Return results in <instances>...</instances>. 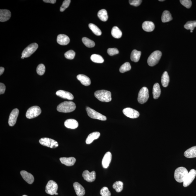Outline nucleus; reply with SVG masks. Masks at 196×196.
Wrapping results in <instances>:
<instances>
[{"mask_svg": "<svg viewBox=\"0 0 196 196\" xmlns=\"http://www.w3.org/2000/svg\"><path fill=\"white\" fill-rule=\"evenodd\" d=\"M76 106L72 102H65L58 105L57 110L60 112L70 113L75 110Z\"/></svg>", "mask_w": 196, "mask_h": 196, "instance_id": "f257e3e1", "label": "nucleus"}, {"mask_svg": "<svg viewBox=\"0 0 196 196\" xmlns=\"http://www.w3.org/2000/svg\"><path fill=\"white\" fill-rule=\"evenodd\" d=\"M94 96L102 102H109L112 100L111 92L106 90H97L95 92Z\"/></svg>", "mask_w": 196, "mask_h": 196, "instance_id": "f03ea898", "label": "nucleus"}, {"mask_svg": "<svg viewBox=\"0 0 196 196\" xmlns=\"http://www.w3.org/2000/svg\"><path fill=\"white\" fill-rule=\"evenodd\" d=\"M188 173V170L186 168L183 167H178L174 172V178L178 182L183 183Z\"/></svg>", "mask_w": 196, "mask_h": 196, "instance_id": "7ed1b4c3", "label": "nucleus"}, {"mask_svg": "<svg viewBox=\"0 0 196 196\" xmlns=\"http://www.w3.org/2000/svg\"><path fill=\"white\" fill-rule=\"evenodd\" d=\"M162 52L159 50H156L150 55L148 59V64L150 66H155L158 63L162 56Z\"/></svg>", "mask_w": 196, "mask_h": 196, "instance_id": "20e7f679", "label": "nucleus"}, {"mask_svg": "<svg viewBox=\"0 0 196 196\" xmlns=\"http://www.w3.org/2000/svg\"><path fill=\"white\" fill-rule=\"evenodd\" d=\"M41 112V109L39 106H32L28 109L26 113V117L29 119L35 118L39 116Z\"/></svg>", "mask_w": 196, "mask_h": 196, "instance_id": "39448f33", "label": "nucleus"}, {"mask_svg": "<svg viewBox=\"0 0 196 196\" xmlns=\"http://www.w3.org/2000/svg\"><path fill=\"white\" fill-rule=\"evenodd\" d=\"M86 111H87L88 115L90 118L102 120V121H105L107 120L106 117L105 116L96 112L94 110L89 107H87L86 108Z\"/></svg>", "mask_w": 196, "mask_h": 196, "instance_id": "423d86ee", "label": "nucleus"}, {"mask_svg": "<svg viewBox=\"0 0 196 196\" xmlns=\"http://www.w3.org/2000/svg\"><path fill=\"white\" fill-rule=\"evenodd\" d=\"M38 47V45L36 43L30 44L23 50L22 53V56L24 58L29 57L36 51Z\"/></svg>", "mask_w": 196, "mask_h": 196, "instance_id": "0eeeda50", "label": "nucleus"}, {"mask_svg": "<svg viewBox=\"0 0 196 196\" xmlns=\"http://www.w3.org/2000/svg\"><path fill=\"white\" fill-rule=\"evenodd\" d=\"M39 142L43 146L51 148H55L59 146L58 143L56 141L50 138H41L40 139Z\"/></svg>", "mask_w": 196, "mask_h": 196, "instance_id": "6e6552de", "label": "nucleus"}, {"mask_svg": "<svg viewBox=\"0 0 196 196\" xmlns=\"http://www.w3.org/2000/svg\"><path fill=\"white\" fill-rule=\"evenodd\" d=\"M149 98L148 90L146 87L141 89L138 95V101L139 103L143 104L147 102Z\"/></svg>", "mask_w": 196, "mask_h": 196, "instance_id": "1a4fd4ad", "label": "nucleus"}, {"mask_svg": "<svg viewBox=\"0 0 196 196\" xmlns=\"http://www.w3.org/2000/svg\"><path fill=\"white\" fill-rule=\"evenodd\" d=\"M58 189V185L55 181L50 180L47 183L46 188V192L50 195H55Z\"/></svg>", "mask_w": 196, "mask_h": 196, "instance_id": "9d476101", "label": "nucleus"}, {"mask_svg": "<svg viewBox=\"0 0 196 196\" xmlns=\"http://www.w3.org/2000/svg\"><path fill=\"white\" fill-rule=\"evenodd\" d=\"M196 176V171L192 169L188 172V175L186 177L183 182L184 187H187L189 186L195 178Z\"/></svg>", "mask_w": 196, "mask_h": 196, "instance_id": "9b49d317", "label": "nucleus"}, {"mask_svg": "<svg viewBox=\"0 0 196 196\" xmlns=\"http://www.w3.org/2000/svg\"><path fill=\"white\" fill-rule=\"evenodd\" d=\"M123 113L126 116L131 118H137L139 116L138 111L130 108H126L123 109Z\"/></svg>", "mask_w": 196, "mask_h": 196, "instance_id": "f8f14e48", "label": "nucleus"}, {"mask_svg": "<svg viewBox=\"0 0 196 196\" xmlns=\"http://www.w3.org/2000/svg\"><path fill=\"white\" fill-rule=\"evenodd\" d=\"M19 114V110L18 109H15L12 111L8 119V124L10 127H13L16 124Z\"/></svg>", "mask_w": 196, "mask_h": 196, "instance_id": "ddd939ff", "label": "nucleus"}, {"mask_svg": "<svg viewBox=\"0 0 196 196\" xmlns=\"http://www.w3.org/2000/svg\"><path fill=\"white\" fill-rule=\"evenodd\" d=\"M82 176L84 179L89 182H93L96 179V173L95 171L90 173L88 170H85L83 172Z\"/></svg>", "mask_w": 196, "mask_h": 196, "instance_id": "4468645a", "label": "nucleus"}, {"mask_svg": "<svg viewBox=\"0 0 196 196\" xmlns=\"http://www.w3.org/2000/svg\"><path fill=\"white\" fill-rule=\"evenodd\" d=\"M112 158V155L110 152L108 151L105 154L102 162V166L104 168L106 169L109 167Z\"/></svg>", "mask_w": 196, "mask_h": 196, "instance_id": "2eb2a0df", "label": "nucleus"}, {"mask_svg": "<svg viewBox=\"0 0 196 196\" xmlns=\"http://www.w3.org/2000/svg\"><path fill=\"white\" fill-rule=\"evenodd\" d=\"M57 41L58 43L60 45L65 46L69 43L70 39L67 36L64 34H60L58 35Z\"/></svg>", "mask_w": 196, "mask_h": 196, "instance_id": "dca6fc26", "label": "nucleus"}, {"mask_svg": "<svg viewBox=\"0 0 196 196\" xmlns=\"http://www.w3.org/2000/svg\"><path fill=\"white\" fill-rule=\"evenodd\" d=\"M20 174L22 178L29 184H32L34 181V176L31 174L28 173L26 171L23 170L20 172Z\"/></svg>", "mask_w": 196, "mask_h": 196, "instance_id": "f3484780", "label": "nucleus"}, {"mask_svg": "<svg viewBox=\"0 0 196 196\" xmlns=\"http://www.w3.org/2000/svg\"><path fill=\"white\" fill-rule=\"evenodd\" d=\"M11 16V13L8 10H0V22H5L8 20Z\"/></svg>", "mask_w": 196, "mask_h": 196, "instance_id": "a211bd4d", "label": "nucleus"}, {"mask_svg": "<svg viewBox=\"0 0 196 196\" xmlns=\"http://www.w3.org/2000/svg\"><path fill=\"white\" fill-rule=\"evenodd\" d=\"M56 94L57 96L63 99H67L69 100H72L74 99V96L69 92L63 90H59L56 92Z\"/></svg>", "mask_w": 196, "mask_h": 196, "instance_id": "6ab92c4d", "label": "nucleus"}, {"mask_svg": "<svg viewBox=\"0 0 196 196\" xmlns=\"http://www.w3.org/2000/svg\"><path fill=\"white\" fill-rule=\"evenodd\" d=\"M74 187L76 195L78 196H83L85 194V190L78 182H76L74 184Z\"/></svg>", "mask_w": 196, "mask_h": 196, "instance_id": "aec40b11", "label": "nucleus"}, {"mask_svg": "<svg viewBox=\"0 0 196 196\" xmlns=\"http://www.w3.org/2000/svg\"><path fill=\"white\" fill-rule=\"evenodd\" d=\"M64 125L67 128L75 129L78 127V124L76 120L73 119H69L65 121Z\"/></svg>", "mask_w": 196, "mask_h": 196, "instance_id": "412c9836", "label": "nucleus"}, {"mask_svg": "<svg viewBox=\"0 0 196 196\" xmlns=\"http://www.w3.org/2000/svg\"><path fill=\"white\" fill-rule=\"evenodd\" d=\"M60 160L62 164L68 166H73L76 161V160L73 157H69V158L62 157L60 158Z\"/></svg>", "mask_w": 196, "mask_h": 196, "instance_id": "4be33fe9", "label": "nucleus"}, {"mask_svg": "<svg viewBox=\"0 0 196 196\" xmlns=\"http://www.w3.org/2000/svg\"><path fill=\"white\" fill-rule=\"evenodd\" d=\"M77 78L84 86H88L91 84L90 78L85 75L80 74L77 76Z\"/></svg>", "mask_w": 196, "mask_h": 196, "instance_id": "5701e85b", "label": "nucleus"}, {"mask_svg": "<svg viewBox=\"0 0 196 196\" xmlns=\"http://www.w3.org/2000/svg\"><path fill=\"white\" fill-rule=\"evenodd\" d=\"M142 28L145 32H150L154 30L155 26L152 22L145 21L142 24Z\"/></svg>", "mask_w": 196, "mask_h": 196, "instance_id": "b1692460", "label": "nucleus"}, {"mask_svg": "<svg viewBox=\"0 0 196 196\" xmlns=\"http://www.w3.org/2000/svg\"><path fill=\"white\" fill-rule=\"evenodd\" d=\"M184 155L188 158L196 157V146L191 147L186 150L184 153Z\"/></svg>", "mask_w": 196, "mask_h": 196, "instance_id": "393cba45", "label": "nucleus"}, {"mask_svg": "<svg viewBox=\"0 0 196 196\" xmlns=\"http://www.w3.org/2000/svg\"><path fill=\"white\" fill-rule=\"evenodd\" d=\"M100 136V133L99 132H94L89 134L86 140L87 144H90L93 141L97 139Z\"/></svg>", "mask_w": 196, "mask_h": 196, "instance_id": "a878e982", "label": "nucleus"}, {"mask_svg": "<svg viewBox=\"0 0 196 196\" xmlns=\"http://www.w3.org/2000/svg\"><path fill=\"white\" fill-rule=\"evenodd\" d=\"M161 90L159 84L158 83L154 84L153 87V94L154 99H157L161 94Z\"/></svg>", "mask_w": 196, "mask_h": 196, "instance_id": "bb28decb", "label": "nucleus"}, {"mask_svg": "<svg viewBox=\"0 0 196 196\" xmlns=\"http://www.w3.org/2000/svg\"><path fill=\"white\" fill-rule=\"evenodd\" d=\"M141 52L140 51L134 50L132 51L130 55L131 60L133 62L136 63L139 61Z\"/></svg>", "mask_w": 196, "mask_h": 196, "instance_id": "cd10ccee", "label": "nucleus"}, {"mask_svg": "<svg viewBox=\"0 0 196 196\" xmlns=\"http://www.w3.org/2000/svg\"><path fill=\"white\" fill-rule=\"evenodd\" d=\"M162 21L163 23H166L170 21L173 20V18L172 17V15L170 12L167 10L163 11L162 16Z\"/></svg>", "mask_w": 196, "mask_h": 196, "instance_id": "c85d7f7f", "label": "nucleus"}, {"mask_svg": "<svg viewBox=\"0 0 196 196\" xmlns=\"http://www.w3.org/2000/svg\"><path fill=\"white\" fill-rule=\"evenodd\" d=\"M97 15L99 18L103 22H106L108 20V16L107 12L105 9H102L98 12Z\"/></svg>", "mask_w": 196, "mask_h": 196, "instance_id": "c756f323", "label": "nucleus"}, {"mask_svg": "<svg viewBox=\"0 0 196 196\" xmlns=\"http://www.w3.org/2000/svg\"><path fill=\"white\" fill-rule=\"evenodd\" d=\"M170 81L169 76L167 72L163 73L161 78V83L163 87H166L168 85Z\"/></svg>", "mask_w": 196, "mask_h": 196, "instance_id": "7c9ffc66", "label": "nucleus"}, {"mask_svg": "<svg viewBox=\"0 0 196 196\" xmlns=\"http://www.w3.org/2000/svg\"><path fill=\"white\" fill-rule=\"evenodd\" d=\"M111 34L112 36L116 38H121L122 36V32L117 26H114L112 28Z\"/></svg>", "mask_w": 196, "mask_h": 196, "instance_id": "2f4dec72", "label": "nucleus"}, {"mask_svg": "<svg viewBox=\"0 0 196 196\" xmlns=\"http://www.w3.org/2000/svg\"><path fill=\"white\" fill-rule=\"evenodd\" d=\"M89 27L95 35L97 36H100L102 35V32L100 29L96 25L93 23H90L89 24Z\"/></svg>", "mask_w": 196, "mask_h": 196, "instance_id": "473e14b6", "label": "nucleus"}, {"mask_svg": "<svg viewBox=\"0 0 196 196\" xmlns=\"http://www.w3.org/2000/svg\"><path fill=\"white\" fill-rule=\"evenodd\" d=\"M90 59L94 63H102L104 62V59L102 56L99 55L93 54L90 57Z\"/></svg>", "mask_w": 196, "mask_h": 196, "instance_id": "72a5a7b5", "label": "nucleus"}, {"mask_svg": "<svg viewBox=\"0 0 196 196\" xmlns=\"http://www.w3.org/2000/svg\"><path fill=\"white\" fill-rule=\"evenodd\" d=\"M82 41L84 45L88 48H92L95 45L94 41L86 37L82 38Z\"/></svg>", "mask_w": 196, "mask_h": 196, "instance_id": "f704fd0d", "label": "nucleus"}, {"mask_svg": "<svg viewBox=\"0 0 196 196\" xmlns=\"http://www.w3.org/2000/svg\"><path fill=\"white\" fill-rule=\"evenodd\" d=\"M123 186H124V184L123 182L118 181L114 183L113 186V188L114 190H115L117 192H119L123 190Z\"/></svg>", "mask_w": 196, "mask_h": 196, "instance_id": "c9c22d12", "label": "nucleus"}, {"mask_svg": "<svg viewBox=\"0 0 196 196\" xmlns=\"http://www.w3.org/2000/svg\"><path fill=\"white\" fill-rule=\"evenodd\" d=\"M196 27V21H190L187 22L184 25V27L187 29H190L191 31H193Z\"/></svg>", "mask_w": 196, "mask_h": 196, "instance_id": "e433bc0d", "label": "nucleus"}, {"mask_svg": "<svg viewBox=\"0 0 196 196\" xmlns=\"http://www.w3.org/2000/svg\"><path fill=\"white\" fill-rule=\"evenodd\" d=\"M131 69V66L130 63L126 62L120 67V71L122 73H123L130 71Z\"/></svg>", "mask_w": 196, "mask_h": 196, "instance_id": "4c0bfd02", "label": "nucleus"}, {"mask_svg": "<svg viewBox=\"0 0 196 196\" xmlns=\"http://www.w3.org/2000/svg\"><path fill=\"white\" fill-rule=\"evenodd\" d=\"M46 67L44 65L42 64L38 65L36 69L37 73L39 75H43L45 72Z\"/></svg>", "mask_w": 196, "mask_h": 196, "instance_id": "58836bf2", "label": "nucleus"}, {"mask_svg": "<svg viewBox=\"0 0 196 196\" xmlns=\"http://www.w3.org/2000/svg\"><path fill=\"white\" fill-rule=\"evenodd\" d=\"M75 51L73 50H70L65 53L64 56L66 59H69V60H72L75 58Z\"/></svg>", "mask_w": 196, "mask_h": 196, "instance_id": "ea45409f", "label": "nucleus"}, {"mask_svg": "<svg viewBox=\"0 0 196 196\" xmlns=\"http://www.w3.org/2000/svg\"><path fill=\"white\" fill-rule=\"evenodd\" d=\"M100 194L102 196H111V193L107 187H104L101 190Z\"/></svg>", "mask_w": 196, "mask_h": 196, "instance_id": "a19ab883", "label": "nucleus"}, {"mask_svg": "<svg viewBox=\"0 0 196 196\" xmlns=\"http://www.w3.org/2000/svg\"><path fill=\"white\" fill-rule=\"evenodd\" d=\"M71 2L70 0H65L64 1L63 4L60 7V11L61 12L64 11L65 9L69 7Z\"/></svg>", "mask_w": 196, "mask_h": 196, "instance_id": "79ce46f5", "label": "nucleus"}, {"mask_svg": "<svg viewBox=\"0 0 196 196\" xmlns=\"http://www.w3.org/2000/svg\"><path fill=\"white\" fill-rule=\"evenodd\" d=\"M180 2L182 5L188 8H190L192 6V1L190 0H181Z\"/></svg>", "mask_w": 196, "mask_h": 196, "instance_id": "37998d69", "label": "nucleus"}, {"mask_svg": "<svg viewBox=\"0 0 196 196\" xmlns=\"http://www.w3.org/2000/svg\"><path fill=\"white\" fill-rule=\"evenodd\" d=\"M107 52L110 56H113L118 54L119 51L116 48H109L108 49Z\"/></svg>", "mask_w": 196, "mask_h": 196, "instance_id": "c03bdc74", "label": "nucleus"}, {"mask_svg": "<svg viewBox=\"0 0 196 196\" xmlns=\"http://www.w3.org/2000/svg\"><path fill=\"white\" fill-rule=\"evenodd\" d=\"M142 1L141 0H130L129 1V3L131 5L134 6H139L141 4Z\"/></svg>", "mask_w": 196, "mask_h": 196, "instance_id": "a18cd8bd", "label": "nucleus"}, {"mask_svg": "<svg viewBox=\"0 0 196 196\" xmlns=\"http://www.w3.org/2000/svg\"><path fill=\"white\" fill-rule=\"evenodd\" d=\"M6 90V86L2 83H0V94H4Z\"/></svg>", "mask_w": 196, "mask_h": 196, "instance_id": "49530a36", "label": "nucleus"}, {"mask_svg": "<svg viewBox=\"0 0 196 196\" xmlns=\"http://www.w3.org/2000/svg\"><path fill=\"white\" fill-rule=\"evenodd\" d=\"M43 1L44 2L47 3H50L52 4H55L56 2V0H43Z\"/></svg>", "mask_w": 196, "mask_h": 196, "instance_id": "de8ad7c7", "label": "nucleus"}, {"mask_svg": "<svg viewBox=\"0 0 196 196\" xmlns=\"http://www.w3.org/2000/svg\"><path fill=\"white\" fill-rule=\"evenodd\" d=\"M4 68L3 67H0V75H2L4 73Z\"/></svg>", "mask_w": 196, "mask_h": 196, "instance_id": "09e8293b", "label": "nucleus"}, {"mask_svg": "<svg viewBox=\"0 0 196 196\" xmlns=\"http://www.w3.org/2000/svg\"><path fill=\"white\" fill-rule=\"evenodd\" d=\"M21 58H22V59H24V57L23 56H22Z\"/></svg>", "mask_w": 196, "mask_h": 196, "instance_id": "8fccbe9b", "label": "nucleus"}, {"mask_svg": "<svg viewBox=\"0 0 196 196\" xmlns=\"http://www.w3.org/2000/svg\"><path fill=\"white\" fill-rule=\"evenodd\" d=\"M159 1H164V0H159Z\"/></svg>", "mask_w": 196, "mask_h": 196, "instance_id": "3c124183", "label": "nucleus"}, {"mask_svg": "<svg viewBox=\"0 0 196 196\" xmlns=\"http://www.w3.org/2000/svg\"><path fill=\"white\" fill-rule=\"evenodd\" d=\"M58 194L57 192H56L55 194V195H57Z\"/></svg>", "mask_w": 196, "mask_h": 196, "instance_id": "603ef678", "label": "nucleus"}, {"mask_svg": "<svg viewBox=\"0 0 196 196\" xmlns=\"http://www.w3.org/2000/svg\"><path fill=\"white\" fill-rule=\"evenodd\" d=\"M28 196L24 195H23V196Z\"/></svg>", "mask_w": 196, "mask_h": 196, "instance_id": "864d4df0", "label": "nucleus"}, {"mask_svg": "<svg viewBox=\"0 0 196 196\" xmlns=\"http://www.w3.org/2000/svg\"><path fill=\"white\" fill-rule=\"evenodd\" d=\"M190 32H193V31H190Z\"/></svg>", "mask_w": 196, "mask_h": 196, "instance_id": "5fc2aeb1", "label": "nucleus"}]
</instances>
